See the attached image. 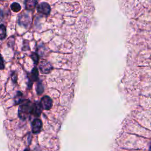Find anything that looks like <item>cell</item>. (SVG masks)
Listing matches in <instances>:
<instances>
[{"mask_svg":"<svg viewBox=\"0 0 151 151\" xmlns=\"http://www.w3.org/2000/svg\"><path fill=\"white\" fill-rule=\"evenodd\" d=\"M37 4V0H25V8L27 10H32L35 8Z\"/></svg>","mask_w":151,"mask_h":151,"instance_id":"obj_4","label":"cell"},{"mask_svg":"<svg viewBox=\"0 0 151 151\" xmlns=\"http://www.w3.org/2000/svg\"><path fill=\"white\" fill-rule=\"evenodd\" d=\"M39 68L42 73L48 74L52 70V66L48 61L46 60H42L41 61L39 65Z\"/></svg>","mask_w":151,"mask_h":151,"instance_id":"obj_2","label":"cell"},{"mask_svg":"<svg viewBox=\"0 0 151 151\" xmlns=\"http://www.w3.org/2000/svg\"><path fill=\"white\" fill-rule=\"evenodd\" d=\"M6 37V27L4 24L0 25V40H4Z\"/></svg>","mask_w":151,"mask_h":151,"instance_id":"obj_7","label":"cell"},{"mask_svg":"<svg viewBox=\"0 0 151 151\" xmlns=\"http://www.w3.org/2000/svg\"><path fill=\"white\" fill-rule=\"evenodd\" d=\"M3 18V12H2V11L0 9V22L2 21Z\"/></svg>","mask_w":151,"mask_h":151,"instance_id":"obj_11","label":"cell"},{"mask_svg":"<svg viewBox=\"0 0 151 151\" xmlns=\"http://www.w3.org/2000/svg\"><path fill=\"white\" fill-rule=\"evenodd\" d=\"M31 17L30 16L26 13H22L20 14L18 18V23L20 25L27 27L31 23Z\"/></svg>","mask_w":151,"mask_h":151,"instance_id":"obj_1","label":"cell"},{"mask_svg":"<svg viewBox=\"0 0 151 151\" xmlns=\"http://www.w3.org/2000/svg\"><path fill=\"white\" fill-rule=\"evenodd\" d=\"M4 67H5V65H4V60H3L1 54H0V69L3 70L4 68Z\"/></svg>","mask_w":151,"mask_h":151,"instance_id":"obj_10","label":"cell"},{"mask_svg":"<svg viewBox=\"0 0 151 151\" xmlns=\"http://www.w3.org/2000/svg\"><path fill=\"white\" fill-rule=\"evenodd\" d=\"M24 151H28V150H24Z\"/></svg>","mask_w":151,"mask_h":151,"instance_id":"obj_12","label":"cell"},{"mask_svg":"<svg viewBox=\"0 0 151 151\" xmlns=\"http://www.w3.org/2000/svg\"><path fill=\"white\" fill-rule=\"evenodd\" d=\"M44 90H45V88H44V86L42 84V82L40 81H38V83H37L36 87H35L36 94L38 96H41L44 92Z\"/></svg>","mask_w":151,"mask_h":151,"instance_id":"obj_6","label":"cell"},{"mask_svg":"<svg viewBox=\"0 0 151 151\" xmlns=\"http://www.w3.org/2000/svg\"><path fill=\"white\" fill-rule=\"evenodd\" d=\"M37 11L43 15H48L50 13L51 8L50 5L47 2H41L37 6Z\"/></svg>","mask_w":151,"mask_h":151,"instance_id":"obj_3","label":"cell"},{"mask_svg":"<svg viewBox=\"0 0 151 151\" xmlns=\"http://www.w3.org/2000/svg\"><path fill=\"white\" fill-rule=\"evenodd\" d=\"M30 57L32 58V60H33L35 64H37L38 63V62H39V56L36 52H32Z\"/></svg>","mask_w":151,"mask_h":151,"instance_id":"obj_9","label":"cell"},{"mask_svg":"<svg viewBox=\"0 0 151 151\" xmlns=\"http://www.w3.org/2000/svg\"><path fill=\"white\" fill-rule=\"evenodd\" d=\"M11 9L12 11L15 12H17L20 11L21 7V5L17 3V2H14L11 5Z\"/></svg>","mask_w":151,"mask_h":151,"instance_id":"obj_8","label":"cell"},{"mask_svg":"<svg viewBox=\"0 0 151 151\" xmlns=\"http://www.w3.org/2000/svg\"><path fill=\"white\" fill-rule=\"evenodd\" d=\"M38 77H39V73H38V70L37 67H34L31 71V73L30 75V77H29V79L34 81H36L38 80Z\"/></svg>","mask_w":151,"mask_h":151,"instance_id":"obj_5","label":"cell"}]
</instances>
